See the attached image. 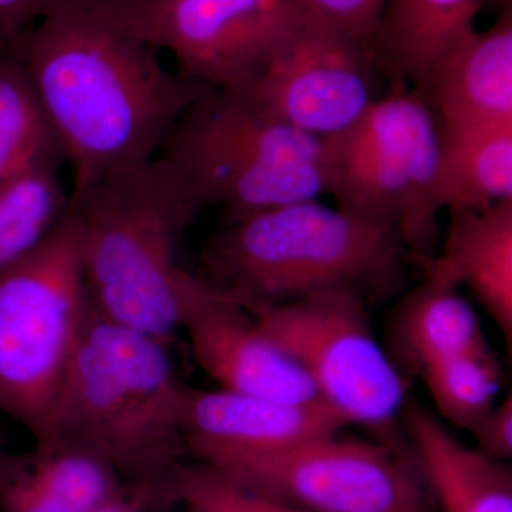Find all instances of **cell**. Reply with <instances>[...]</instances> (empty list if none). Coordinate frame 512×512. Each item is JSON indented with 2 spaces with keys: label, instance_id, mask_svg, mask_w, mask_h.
Segmentation results:
<instances>
[{
  "label": "cell",
  "instance_id": "obj_1",
  "mask_svg": "<svg viewBox=\"0 0 512 512\" xmlns=\"http://www.w3.org/2000/svg\"><path fill=\"white\" fill-rule=\"evenodd\" d=\"M16 50L72 168L70 197L156 158L212 89L164 67L110 0H62Z\"/></svg>",
  "mask_w": 512,
  "mask_h": 512
},
{
  "label": "cell",
  "instance_id": "obj_2",
  "mask_svg": "<svg viewBox=\"0 0 512 512\" xmlns=\"http://www.w3.org/2000/svg\"><path fill=\"white\" fill-rule=\"evenodd\" d=\"M188 389L168 343L90 309L83 335L37 441L90 451L121 483L173 503L175 474L187 463L183 414Z\"/></svg>",
  "mask_w": 512,
  "mask_h": 512
},
{
  "label": "cell",
  "instance_id": "obj_3",
  "mask_svg": "<svg viewBox=\"0 0 512 512\" xmlns=\"http://www.w3.org/2000/svg\"><path fill=\"white\" fill-rule=\"evenodd\" d=\"M94 312L168 343L197 275L177 248L202 210L177 168L157 156L70 197Z\"/></svg>",
  "mask_w": 512,
  "mask_h": 512
},
{
  "label": "cell",
  "instance_id": "obj_4",
  "mask_svg": "<svg viewBox=\"0 0 512 512\" xmlns=\"http://www.w3.org/2000/svg\"><path fill=\"white\" fill-rule=\"evenodd\" d=\"M406 254L393 228L299 201L222 224L202 249V278L252 311L326 289L387 291Z\"/></svg>",
  "mask_w": 512,
  "mask_h": 512
},
{
  "label": "cell",
  "instance_id": "obj_5",
  "mask_svg": "<svg viewBox=\"0 0 512 512\" xmlns=\"http://www.w3.org/2000/svg\"><path fill=\"white\" fill-rule=\"evenodd\" d=\"M158 156L170 161L202 208L225 222L328 190L325 141L264 116L228 90L210 89L165 137Z\"/></svg>",
  "mask_w": 512,
  "mask_h": 512
},
{
  "label": "cell",
  "instance_id": "obj_6",
  "mask_svg": "<svg viewBox=\"0 0 512 512\" xmlns=\"http://www.w3.org/2000/svg\"><path fill=\"white\" fill-rule=\"evenodd\" d=\"M90 309L70 204L37 247L0 272V413L33 440L56 402Z\"/></svg>",
  "mask_w": 512,
  "mask_h": 512
},
{
  "label": "cell",
  "instance_id": "obj_7",
  "mask_svg": "<svg viewBox=\"0 0 512 512\" xmlns=\"http://www.w3.org/2000/svg\"><path fill=\"white\" fill-rule=\"evenodd\" d=\"M325 148L336 207L393 228L427 264L439 239L441 127L423 94L393 86Z\"/></svg>",
  "mask_w": 512,
  "mask_h": 512
},
{
  "label": "cell",
  "instance_id": "obj_8",
  "mask_svg": "<svg viewBox=\"0 0 512 512\" xmlns=\"http://www.w3.org/2000/svg\"><path fill=\"white\" fill-rule=\"evenodd\" d=\"M248 312L346 426L363 427L377 441L402 447L397 424L409 404V384L373 333L359 292L326 289Z\"/></svg>",
  "mask_w": 512,
  "mask_h": 512
},
{
  "label": "cell",
  "instance_id": "obj_9",
  "mask_svg": "<svg viewBox=\"0 0 512 512\" xmlns=\"http://www.w3.org/2000/svg\"><path fill=\"white\" fill-rule=\"evenodd\" d=\"M306 512H434L407 448L339 434L210 467Z\"/></svg>",
  "mask_w": 512,
  "mask_h": 512
},
{
  "label": "cell",
  "instance_id": "obj_10",
  "mask_svg": "<svg viewBox=\"0 0 512 512\" xmlns=\"http://www.w3.org/2000/svg\"><path fill=\"white\" fill-rule=\"evenodd\" d=\"M177 72L212 89H234L265 69L308 16L293 0H110Z\"/></svg>",
  "mask_w": 512,
  "mask_h": 512
},
{
  "label": "cell",
  "instance_id": "obj_11",
  "mask_svg": "<svg viewBox=\"0 0 512 512\" xmlns=\"http://www.w3.org/2000/svg\"><path fill=\"white\" fill-rule=\"evenodd\" d=\"M379 70L373 50L306 18L262 72L228 92L269 119L328 141L355 126L383 96Z\"/></svg>",
  "mask_w": 512,
  "mask_h": 512
},
{
  "label": "cell",
  "instance_id": "obj_12",
  "mask_svg": "<svg viewBox=\"0 0 512 512\" xmlns=\"http://www.w3.org/2000/svg\"><path fill=\"white\" fill-rule=\"evenodd\" d=\"M192 356L218 389L281 402H320L311 380L254 316L197 276L183 322Z\"/></svg>",
  "mask_w": 512,
  "mask_h": 512
},
{
  "label": "cell",
  "instance_id": "obj_13",
  "mask_svg": "<svg viewBox=\"0 0 512 512\" xmlns=\"http://www.w3.org/2000/svg\"><path fill=\"white\" fill-rule=\"evenodd\" d=\"M345 427L322 402H281L224 389L190 387L183 414L188 457L207 467L299 446Z\"/></svg>",
  "mask_w": 512,
  "mask_h": 512
},
{
  "label": "cell",
  "instance_id": "obj_14",
  "mask_svg": "<svg viewBox=\"0 0 512 512\" xmlns=\"http://www.w3.org/2000/svg\"><path fill=\"white\" fill-rule=\"evenodd\" d=\"M417 90L441 130L512 124L511 2L490 28L461 37Z\"/></svg>",
  "mask_w": 512,
  "mask_h": 512
},
{
  "label": "cell",
  "instance_id": "obj_15",
  "mask_svg": "<svg viewBox=\"0 0 512 512\" xmlns=\"http://www.w3.org/2000/svg\"><path fill=\"white\" fill-rule=\"evenodd\" d=\"M409 453L440 512H512V471L461 443L417 404L403 414Z\"/></svg>",
  "mask_w": 512,
  "mask_h": 512
},
{
  "label": "cell",
  "instance_id": "obj_16",
  "mask_svg": "<svg viewBox=\"0 0 512 512\" xmlns=\"http://www.w3.org/2000/svg\"><path fill=\"white\" fill-rule=\"evenodd\" d=\"M123 485L109 464L60 441H37L0 466V512H93Z\"/></svg>",
  "mask_w": 512,
  "mask_h": 512
},
{
  "label": "cell",
  "instance_id": "obj_17",
  "mask_svg": "<svg viewBox=\"0 0 512 512\" xmlns=\"http://www.w3.org/2000/svg\"><path fill=\"white\" fill-rule=\"evenodd\" d=\"M450 217L443 247L427 271L467 288L511 345L512 201L451 211Z\"/></svg>",
  "mask_w": 512,
  "mask_h": 512
},
{
  "label": "cell",
  "instance_id": "obj_18",
  "mask_svg": "<svg viewBox=\"0 0 512 512\" xmlns=\"http://www.w3.org/2000/svg\"><path fill=\"white\" fill-rule=\"evenodd\" d=\"M484 0H389L375 42L393 86L419 89L458 40L476 28Z\"/></svg>",
  "mask_w": 512,
  "mask_h": 512
},
{
  "label": "cell",
  "instance_id": "obj_19",
  "mask_svg": "<svg viewBox=\"0 0 512 512\" xmlns=\"http://www.w3.org/2000/svg\"><path fill=\"white\" fill-rule=\"evenodd\" d=\"M390 342L396 365L417 375L450 357L488 346L477 313L460 288L431 271L397 305Z\"/></svg>",
  "mask_w": 512,
  "mask_h": 512
},
{
  "label": "cell",
  "instance_id": "obj_20",
  "mask_svg": "<svg viewBox=\"0 0 512 512\" xmlns=\"http://www.w3.org/2000/svg\"><path fill=\"white\" fill-rule=\"evenodd\" d=\"M512 201V124L441 130V212L485 210Z\"/></svg>",
  "mask_w": 512,
  "mask_h": 512
},
{
  "label": "cell",
  "instance_id": "obj_21",
  "mask_svg": "<svg viewBox=\"0 0 512 512\" xmlns=\"http://www.w3.org/2000/svg\"><path fill=\"white\" fill-rule=\"evenodd\" d=\"M66 163L16 47L0 49V187Z\"/></svg>",
  "mask_w": 512,
  "mask_h": 512
},
{
  "label": "cell",
  "instance_id": "obj_22",
  "mask_svg": "<svg viewBox=\"0 0 512 512\" xmlns=\"http://www.w3.org/2000/svg\"><path fill=\"white\" fill-rule=\"evenodd\" d=\"M70 208L59 170L40 168L0 187V272L29 254Z\"/></svg>",
  "mask_w": 512,
  "mask_h": 512
},
{
  "label": "cell",
  "instance_id": "obj_23",
  "mask_svg": "<svg viewBox=\"0 0 512 512\" xmlns=\"http://www.w3.org/2000/svg\"><path fill=\"white\" fill-rule=\"evenodd\" d=\"M419 376L437 413L458 429L473 430L497 403L501 372L490 346L450 357Z\"/></svg>",
  "mask_w": 512,
  "mask_h": 512
},
{
  "label": "cell",
  "instance_id": "obj_24",
  "mask_svg": "<svg viewBox=\"0 0 512 512\" xmlns=\"http://www.w3.org/2000/svg\"><path fill=\"white\" fill-rule=\"evenodd\" d=\"M173 501L183 512H306L200 463H185L177 471Z\"/></svg>",
  "mask_w": 512,
  "mask_h": 512
},
{
  "label": "cell",
  "instance_id": "obj_25",
  "mask_svg": "<svg viewBox=\"0 0 512 512\" xmlns=\"http://www.w3.org/2000/svg\"><path fill=\"white\" fill-rule=\"evenodd\" d=\"M308 18L338 30L375 52V42L389 0H293Z\"/></svg>",
  "mask_w": 512,
  "mask_h": 512
},
{
  "label": "cell",
  "instance_id": "obj_26",
  "mask_svg": "<svg viewBox=\"0 0 512 512\" xmlns=\"http://www.w3.org/2000/svg\"><path fill=\"white\" fill-rule=\"evenodd\" d=\"M476 450L484 456L507 463L512 457V397L508 394L494 404L470 431Z\"/></svg>",
  "mask_w": 512,
  "mask_h": 512
},
{
  "label": "cell",
  "instance_id": "obj_27",
  "mask_svg": "<svg viewBox=\"0 0 512 512\" xmlns=\"http://www.w3.org/2000/svg\"><path fill=\"white\" fill-rule=\"evenodd\" d=\"M60 2L62 0H0V49L16 47Z\"/></svg>",
  "mask_w": 512,
  "mask_h": 512
},
{
  "label": "cell",
  "instance_id": "obj_28",
  "mask_svg": "<svg viewBox=\"0 0 512 512\" xmlns=\"http://www.w3.org/2000/svg\"><path fill=\"white\" fill-rule=\"evenodd\" d=\"M170 507L171 504L154 491L123 484L93 512H154Z\"/></svg>",
  "mask_w": 512,
  "mask_h": 512
},
{
  "label": "cell",
  "instance_id": "obj_29",
  "mask_svg": "<svg viewBox=\"0 0 512 512\" xmlns=\"http://www.w3.org/2000/svg\"><path fill=\"white\" fill-rule=\"evenodd\" d=\"M10 453H12V451H9L5 444H3L2 439H0V466H2L3 461L9 457Z\"/></svg>",
  "mask_w": 512,
  "mask_h": 512
}]
</instances>
